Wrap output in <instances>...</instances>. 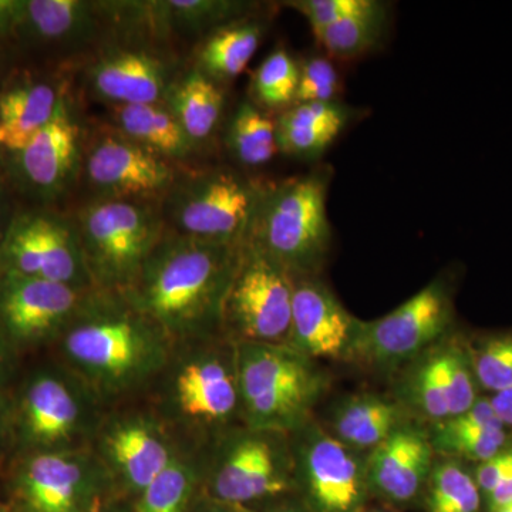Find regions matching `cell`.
<instances>
[{
    "label": "cell",
    "mask_w": 512,
    "mask_h": 512,
    "mask_svg": "<svg viewBox=\"0 0 512 512\" xmlns=\"http://www.w3.org/2000/svg\"><path fill=\"white\" fill-rule=\"evenodd\" d=\"M299 64L285 49H278L259 64L252 77L251 94L255 106L285 111L295 104Z\"/></svg>",
    "instance_id": "36"
},
{
    "label": "cell",
    "mask_w": 512,
    "mask_h": 512,
    "mask_svg": "<svg viewBox=\"0 0 512 512\" xmlns=\"http://www.w3.org/2000/svg\"><path fill=\"white\" fill-rule=\"evenodd\" d=\"M107 410L96 393L57 360L30 373L13 394V444L18 453L90 447Z\"/></svg>",
    "instance_id": "7"
},
{
    "label": "cell",
    "mask_w": 512,
    "mask_h": 512,
    "mask_svg": "<svg viewBox=\"0 0 512 512\" xmlns=\"http://www.w3.org/2000/svg\"><path fill=\"white\" fill-rule=\"evenodd\" d=\"M84 170L101 200L148 202L168 195L177 183L168 160L120 133L93 144Z\"/></svg>",
    "instance_id": "18"
},
{
    "label": "cell",
    "mask_w": 512,
    "mask_h": 512,
    "mask_svg": "<svg viewBox=\"0 0 512 512\" xmlns=\"http://www.w3.org/2000/svg\"><path fill=\"white\" fill-rule=\"evenodd\" d=\"M15 156L20 181L42 198H55L73 183L82 161L79 127L66 103L59 113Z\"/></svg>",
    "instance_id": "21"
},
{
    "label": "cell",
    "mask_w": 512,
    "mask_h": 512,
    "mask_svg": "<svg viewBox=\"0 0 512 512\" xmlns=\"http://www.w3.org/2000/svg\"><path fill=\"white\" fill-rule=\"evenodd\" d=\"M362 512H390V511H382V510H366L365 511H362Z\"/></svg>",
    "instance_id": "51"
},
{
    "label": "cell",
    "mask_w": 512,
    "mask_h": 512,
    "mask_svg": "<svg viewBox=\"0 0 512 512\" xmlns=\"http://www.w3.org/2000/svg\"><path fill=\"white\" fill-rule=\"evenodd\" d=\"M202 495L200 448L181 451L163 473L128 501L130 512H192Z\"/></svg>",
    "instance_id": "30"
},
{
    "label": "cell",
    "mask_w": 512,
    "mask_h": 512,
    "mask_svg": "<svg viewBox=\"0 0 512 512\" xmlns=\"http://www.w3.org/2000/svg\"><path fill=\"white\" fill-rule=\"evenodd\" d=\"M241 424L292 434L315 419L330 386L319 362L285 343H237Z\"/></svg>",
    "instance_id": "4"
},
{
    "label": "cell",
    "mask_w": 512,
    "mask_h": 512,
    "mask_svg": "<svg viewBox=\"0 0 512 512\" xmlns=\"http://www.w3.org/2000/svg\"><path fill=\"white\" fill-rule=\"evenodd\" d=\"M264 32L261 22L249 18L215 29L198 47L195 69L217 84L237 79L255 56Z\"/></svg>",
    "instance_id": "27"
},
{
    "label": "cell",
    "mask_w": 512,
    "mask_h": 512,
    "mask_svg": "<svg viewBox=\"0 0 512 512\" xmlns=\"http://www.w3.org/2000/svg\"><path fill=\"white\" fill-rule=\"evenodd\" d=\"M15 349L10 345L0 325V386H6L12 373V356Z\"/></svg>",
    "instance_id": "44"
},
{
    "label": "cell",
    "mask_w": 512,
    "mask_h": 512,
    "mask_svg": "<svg viewBox=\"0 0 512 512\" xmlns=\"http://www.w3.org/2000/svg\"><path fill=\"white\" fill-rule=\"evenodd\" d=\"M292 281L291 329L285 345L315 362H345L363 320L343 306L320 276H296Z\"/></svg>",
    "instance_id": "19"
},
{
    "label": "cell",
    "mask_w": 512,
    "mask_h": 512,
    "mask_svg": "<svg viewBox=\"0 0 512 512\" xmlns=\"http://www.w3.org/2000/svg\"><path fill=\"white\" fill-rule=\"evenodd\" d=\"M484 512H512V503L497 505V507L488 508Z\"/></svg>",
    "instance_id": "48"
},
{
    "label": "cell",
    "mask_w": 512,
    "mask_h": 512,
    "mask_svg": "<svg viewBox=\"0 0 512 512\" xmlns=\"http://www.w3.org/2000/svg\"><path fill=\"white\" fill-rule=\"evenodd\" d=\"M387 28L386 6L377 3L375 8L350 16L320 30L315 39L330 57L352 60L375 49Z\"/></svg>",
    "instance_id": "33"
},
{
    "label": "cell",
    "mask_w": 512,
    "mask_h": 512,
    "mask_svg": "<svg viewBox=\"0 0 512 512\" xmlns=\"http://www.w3.org/2000/svg\"><path fill=\"white\" fill-rule=\"evenodd\" d=\"M241 248L165 232L123 295L173 343L224 335V303Z\"/></svg>",
    "instance_id": "2"
},
{
    "label": "cell",
    "mask_w": 512,
    "mask_h": 512,
    "mask_svg": "<svg viewBox=\"0 0 512 512\" xmlns=\"http://www.w3.org/2000/svg\"><path fill=\"white\" fill-rule=\"evenodd\" d=\"M90 86L100 99L116 106L164 103L173 83L167 63L137 47H113L90 67Z\"/></svg>",
    "instance_id": "22"
},
{
    "label": "cell",
    "mask_w": 512,
    "mask_h": 512,
    "mask_svg": "<svg viewBox=\"0 0 512 512\" xmlns=\"http://www.w3.org/2000/svg\"><path fill=\"white\" fill-rule=\"evenodd\" d=\"M0 272L94 289L76 222L59 214L16 215L0 244Z\"/></svg>",
    "instance_id": "16"
},
{
    "label": "cell",
    "mask_w": 512,
    "mask_h": 512,
    "mask_svg": "<svg viewBox=\"0 0 512 512\" xmlns=\"http://www.w3.org/2000/svg\"><path fill=\"white\" fill-rule=\"evenodd\" d=\"M474 477L488 508L512 503V434L490 460L473 468Z\"/></svg>",
    "instance_id": "38"
},
{
    "label": "cell",
    "mask_w": 512,
    "mask_h": 512,
    "mask_svg": "<svg viewBox=\"0 0 512 512\" xmlns=\"http://www.w3.org/2000/svg\"><path fill=\"white\" fill-rule=\"evenodd\" d=\"M56 345L59 362L113 409L150 392L174 343L126 295L94 289Z\"/></svg>",
    "instance_id": "1"
},
{
    "label": "cell",
    "mask_w": 512,
    "mask_h": 512,
    "mask_svg": "<svg viewBox=\"0 0 512 512\" xmlns=\"http://www.w3.org/2000/svg\"><path fill=\"white\" fill-rule=\"evenodd\" d=\"M114 123L121 136L165 160H184L195 147L164 103L116 106Z\"/></svg>",
    "instance_id": "29"
},
{
    "label": "cell",
    "mask_w": 512,
    "mask_h": 512,
    "mask_svg": "<svg viewBox=\"0 0 512 512\" xmlns=\"http://www.w3.org/2000/svg\"><path fill=\"white\" fill-rule=\"evenodd\" d=\"M0 512H8V510H6L5 501H3L2 497H0Z\"/></svg>",
    "instance_id": "50"
},
{
    "label": "cell",
    "mask_w": 512,
    "mask_h": 512,
    "mask_svg": "<svg viewBox=\"0 0 512 512\" xmlns=\"http://www.w3.org/2000/svg\"><path fill=\"white\" fill-rule=\"evenodd\" d=\"M93 291L0 272V325L12 348L56 343Z\"/></svg>",
    "instance_id": "17"
},
{
    "label": "cell",
    "mask_w": 512,
    "mask_h": 512,
    "mask_svg": "<svg viewBox=\"0 0 512 512\" xmlns=\"http://www.w3.org/2000/svg\"><path fill=\"white\" fill-rule=\"evenodd\" d=\"M409 420L413 417L393 396L357 393L335 403L322 424L340 443L367 454Z\"/></svg>",
    "instance_id": "23"
},
{
    "label": "cell",
    "mask_w": 512,
    "mask_h": 512,
    "mask_svg": "<svg viewBox=\"0 0 512 512\" xmlns=\"http://www.w3.org/2000/svg\"><path fill=\"white\" fill-rule=\"evenodd\" d=\"M349 121V107L338 101L293 104L275 120L279 153L315 160L332 146Z\"/></svg>",
    "instance_id": "24"
},
{
    "label": "cell",
    "mask_w": 512,
    "mask_h": 512,
    "mask_svg": "<svg viewBox=\"0 0 512 512\" xmlns=\"http://www.w3.org/2000/svg\"><path fill=\"white\" fill-rule=\"evenodd\" d=\"M23 0H0V39L18 33Z\"/></svg>",
    "instance_id": "41"
},
{
    "label": "cell",
    "mask_w": 512,
    "mask_h": 512,
    "mask_svg": "<svg viewBox=\"0 0 512 512\" xmlns=\"http://www.w3.org/2000/svg\"><path fill=\"white\" fill-rule=\"evenodd\" d=\"M393 377L394 399L426 426L466 412L480 399L468 339L454 329Z\"/></svg>",
    "instance_id": "14"
},
{
    "label": "cell",
    "mask_w": 512,
    "mask_h": 512,
    "mask_svg": "<svg viewBox=\"0 0 512 512\" xmlns=\"http://www.w3.org/2000/svg\"><path fill=\"white\" fill-rule=\"evenodd\" d=\"M258 3L238 0H165L164 16L168 29L187 35L214 32L229 23L248 19Z\"/></svg>",
    "instance_id": "35"
},
{
    "label": "cell",
    "mask_w": 512,
    "mask_h": 512,
    "mask_svg": "<svg viewBox=\"0 0 512 512\" xmlns=\"http://www.w3.org/2000/svg\"><path fill=\"white\" fill-rule=\"evenodd\" d=\"M468 352L478 386L491 394L512 386V332L468 340Z\"/></svg>",
    "instance_id": "37"
},
{
    "label": "cell",
    "mask_w": 512,
    "mask_h": 512,
    "mask_svg": "<svg viewBox=\"0 0 512 512\" xmlns=\"http://www.w3.org/2000/svg\"><path fill=\"white\" fill-rule=\"evenodd\" d=\"M427 427L437 456L476 466L494 457L511 437L504 426L454 427L437 423Z\"/></svg>",
    "instance_id": "34"
},
{
    "label": "cell",
    "mask_w": 512,
    "mask_h": 512,
    "mask_svg": "<svg viewBox=\"0 0 512 512\" xmlns=\"http://www.w3.org/2000/svg\"><path fill=\"white\" fill-rule=\"evenodd\" d=\"M265 185L228 168L191 175L167 195L173 231L242 247Z\"/></svg>",
    "instance_id": "11"
},
{
    "label": "cell",
    "mask_w": 512,
    "mask_h": 512,
    "mask_svg": "<svg viewBox=\"0 0 512 512\" xmlns=\"http://www.w3.org/2000/svg\"><path fill=\"white\" fill-rule=\"evenodd\" d=\"M148 394L151 409L185 446L204 447L241 424L237 343L225 335L174 343Z\"/></svg>",
    "instance_id": "3"
},
{
    "label": "cell",
    "mask_w": 512,
    "mask_h": 512,
    "mask_svg": "<svg viewBox=\"0 0 512 512\" xmlns=\"http://www.w3.org/2000/svg\"><path fill=\"white\" fill-rule=\"evenodd\" d=\"M164 104L192 143L198 144L217 130L224 110V92L194 67L180 79L173 80Z\"/></svg>",
    "instance_id": "28"
},
{
    "label": "cell",
    "mask_w": 512,
    "mask_h": 512,
    "mask_svg": "<svg viewBox=\"0 0 512 512\" xmlns=\"http://www.w3.org/2000/svg\"><path fill=\"white\" fill-rule=\"evenodd\" d=\"M76 225L94 289L113 293L130 291L167 232L150 202L101 198L80 211Z\"/></svg>",
    "instance_id": "8"
},
{
    "label": "cell",
    "mask_w": 512,
    "mask_h": 512,
    "mask_svg": "<svg viewBox=\"0 0 512 512\" xmlns=\"http://www.w3.org/2000/svg\"><path fill=\"white\" fill-rule=\"evenodd\" d=\"M192 512H256L249 510V508L235 507V505H229L220 503V501L210 500V498L201 495L198 503L195 504Z\"/></svg>",
    "instance_id": "46"
},
{
    "label": "cell",
    "mask_w": 512,
    "mask_h": 512,
    "mask_svg": "<svg viewBox=\"0 0 512 512\" xmlns=\"http://www.w3.org/2000/svg\"><path fill=\"white\" fill-rule=\"evenodd\" d=\"M90 447L106 468L117 500L130 501L188 446L151 407L117 406L107 410Z\"/></svg>",
    "instance_id": "12"
},
{
    "label": "cell",
    "mask_w": 512,
    "mask_h": 512,
    "mask_svg": "<svg viewBox=\"0 0 512 512\" xmlns=\"http://www.w3.org/2000/svg\"><path fill=\"white\" fill-rule=\"evenodd\" d=\"M436 457L429 427L407 421L366 454L370 497L394 508L420 504Z\"/></svg>",
    "instance_id": "20"
},
{
    "label": "cell",
    "mask_w": 512,
    "mask_h": 512,
    "mask_svg": "<svg viewBox=\"0 0 512 512\" xmlns=\"http://www.w3.org/2000/svg\"><path fill=\"white\" fill-rule=\"evenodd\" d=\"M6 229H3V201L0 195V244H2L3 237H5Z\"/></svg>",
    "instance_id": "49"
},
{
    "label": "cell",
    "mask_w": 512,
    "mask_h": 512,
    "mask_svg": "<svg viewBox=\"0 0 512 512\" xmlns=\"http://www.w3.org/2000/svg\"><path fill=\"white\" fill-rule=\"evenodd\" d=\"M454 315L453 289L436 278L394 311L362 322L343 363L394 376L454 329Z\"/></svg>",
    "instance_id": "10"
},
{
    "label": "cell",
    "mask_w": 512,
    "mask_h": 512,
    "mask_svg": "<svg viewBox=\"0 0 512 512\" xmlns=\"http://www.w3.org/2000/svg\"><path fill=\"white\" fill-rule=\"evenodd\" d=\"M66 101L45 82L19 84L0 96V147L19 153L59 113Z\"/></svg>",
    "instance_id": "25"
},
{
    "label": "cell",
    "mask_w": 512,
    "mask_h": 512,
    "mask_svg": "<svg viewBox=\"0 0 512 512\" xmlns=\"http://www.w3.org/2000/svg\"><path fill=\"white\" fill-rule=\"evenodd\" d=\"M101 20L97 3L86 0H23L18 33L45 43L90 40Z\"/></svg>",
    "instance_id": "26"
},
{
    "label": "cell",
    "mask_w": 512,
    "mask_h": 512,
    "mask_svg": "<svg viewBox=\"0 0 512 512\" xmlns=\"http://www.w3.org/2000/svg\"><path fill=\"white\" fill-rule=\"evenodd\" d=\"M200 450L202 495L210 500L256 511L295 494L291 434L237 424Z\"/></svg>",
    "instance_id": "6"
},
{
    "label": "cell",
    "mask_w": 512,
    "mask_h": 512,
    "mask_svg": "<svg viewBox=\"0 0 512 512\" xmlns=\"http://www.w3.org/2000/svg\"><path fill=\"white\" fill-rule=\"evenodd\" d=\"M488 400H490L491 409L498 421L503 424L505 429H510L512 427V386L501 390V392L493 393Z\"/></svg>",
    "instance_id": "43"
},
{
    "label": "cell",
    "mask_w": 512,
    "mask_h": 512,
    "mask_svg": "<svg viewBox=\"0 0 512 512\" xmlns=\"http://www.w3.org/2000/svg\"><path fill=\"white\" fill-rule=\"evenodd\" d=\"M295 495L311 512H362L372 500L366 454L336 440L318 419L291 434Z\"/></svg>",
    "instance_id": "15"
},
{
    "label": "cell",
    "mask_w": 512,
    "mask_h": 512,
    "mask_svg": "<svg viewBox=\"0 0 512 512\" xmlns=\"http://www.w3.org/2000/svg\"><path fill=\"white\" fill-rule=\"evenodd\" d=\"M292 291V276L284 266L245 242L225 298L222 333L235 343H285Z\"/></svg>",
    "instance_id": "13"
},
{
    "label": "cell",
    "mask_w": 512,
    "mask_h": 512,
    "mask_svg": "<svg viewBox=\"0 0 512 512\" xmlns=\"http://www.w3.org/2000/svg\"><path fill=\"white\" fill-rule=\"evenodd\" d=\"M256 512H311L306 508V505L296 497L295 494L288 495V497L279 498V500L272 501V503L264 505Z\"/></svg>",
    "instance_id": "45"
},
{
    "label": "cell",
    "mask_w": 512,
    "mask_h": 512,
    "mask_svg": "<svg viewBox=\"0 0 512 512\" xmlns=\"http://www.w3.org/2000/svg\"><path fill=\"white\" fill-rule=\"evenodd\" d=\"M114 500L92 447L18 453L3 498L8 512H97Z\"/></svg>",
    "instance_id": "9"
},
{
    "label": "cell",
    "mask_w": 512,
    "mask_h": 512,
    "mask_svg": "<svg viewBox=\"0 0 512 512\" xmlns=\"http://www.w3.org/2000/svg\"><path fill=\"white\" fill-rule=\"evenodd\" d=\"M339 92V73L328 57L313 56L299 64L295 104L332 103Z\"/></svg>",
    "instance_id": "39"
},
{
    "label": "cell",
    "mask_w": 512,
    "mask_h": 512,
    "mask_svg": "<svg viewBox=\"0 0 512 512\" xmlns=\"http://www.w3.org/2000/svg\"><path fill=\"white\" fill-rule=\"evenodd\" d=\"M330 171L265 185L247 241L279 262L292 278L319 276L332 242L328 208ZM245 241V242H247Z\"/></svg>",
    "instance_id": "5"
},
{
    "label": "cell",
    "mask_w": 512,
    "mask_h": 512,
    "mask_svg": "<svg viewBox=\"0 0 512 512\" xmlns=\"http://www.w3.org/2000/svg\"><path fill=\"white\" fill-rule=\"evenodd\" d=\"M97 512H130V510H128V501L114 500L104 505V507Z\"/></svg>",
    "instance_id": "47"
},
{
    "label": "cell",
    "mask_w": 512,
    "mask_h": 512,
    "mask_svg": "<svg viewBox=\"0 0 512 512\" xmlns=\"http://www.w3.org/2000/svg\"><path fill=\"white\" fill-rule=\"evenodd\" d=\"M13 444V394L0 386V450Z\"/></svg>",
    "instance_id": "42"
},
{
    "label": "cell",
    "mask_w": 512,
    "mask_h": 512,
    "mask_svg": "<svg viewBox=\"0 0 512 512\" xmlns=\"http://www.w3.org/2000/svg\"><path fill=\"white\" fill-rule=\"evenodd\" d=\"M377 3L375 0H293L286 5L301 13L316 35L340 20L375 8Z\"/></svg>",
    "instance_id": "40"
},
{
    "label": "cell",
    "mask_w": 512,
    "mask_h": 512,
    "mask_svg": "<svg viewBox=\"0 0 512 512\" xmlns=\"http://www.w3.org/2000/svg\"><path fill=\"white\" fill-rule=\"evenodd\" d=\"M227 144L239 163L261 167L279 153L275 121L255 104H239L228 127Z\"/></svg>",
    "instance_id": "32"
},
{
    "label": "cell",
    "mask_w": 512,
    "mask_h": 512,
    "mask_svg": "<svg viewBox=\"0 0 512 512\" xmlns=\"http://www.w3.org/2000/svg\"><path fill=\"white\" fill-rule=\"evenodd\" d=\"M420 504L426 512H484L473 470L456 458L436 457Z\"/></svg>",
    "instance_id": "31"
}]
</instances>
